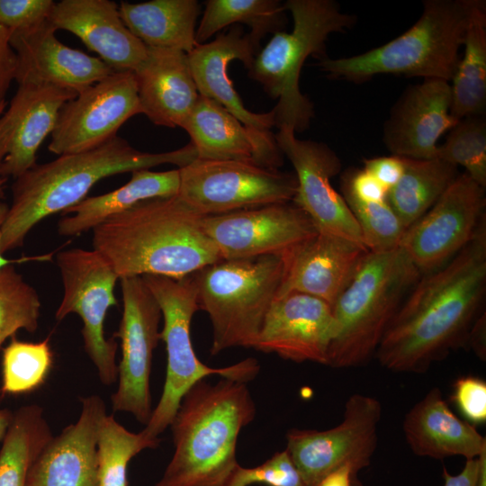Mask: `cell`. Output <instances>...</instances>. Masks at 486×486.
Returning a JSON list of instances; mask_svg holds the SVG:
<instances>
[{
	"label": "cell",
	"instance_id": "obj_1",
	"mask_svg": "<svg viewBox=\"0 0 486 486\" xmlns=\"http://www.w3.org/2000/svg\"><path fill=\"white\" fill-rule=\"evenodd\" d=\"M485 290L486 220L463 249L410 290L376 350L381 364L423 373L467 344Z\"/></svg>",
	"mask_w": 486,
	"mask_h": 486
},
{
	"label": "cell",
	"instance_id": "obj_2",
	"mask_svg": "<svg viewBox=\"0 0 486 486\" xmlns=\"http://www.w3.org/2000/svg\"><path fill=\"white\" fill-rule=\"evenodd\" d=\"M197 213L177 195L143 201L93 230L94 249L119 278L189 276L221 259Z\"/></svg>",
	"mask_w": 486,
	"mask_h": 486
},
{
	"label": "cell",
	"instance_id": "obj_3",
	"mask_svg": "<svg viewBox=\"0 0 486 486\" xmlns=\"http://www.w3.org/2000/svg\"><path fill=\"white\" fill-rule=\"evenodd\" d=\"M196 158L191 143L173 151L149 153L116 136L94 149L36 164L12 184L13 199L2 226L1 250L5 253L22 247L35 225L83 201L103 178L164 164L179 168Z\"/></svg>",
	"mask_w": 486,
	"mask_h": 486
},
{
	"label": "cell",
	"instance_id": "obj_4",
	"mask_svg": "<svg viewBox=\"0 0 486 486\" xmlns=\"http://www.w3.org/2000/svg\"><path fill=\"white\" fill-rule=\"evenodd\" d=\"M256 416L247 382L202 379L184 395L170 427L175 452L154 486H227L239 466L240 430Z\"/></svg>",
	"mask_w": 486,
	"mask_h": 486
},
{
	"label": "cell",
	"instance_id": "obj_5",
	"mask_svg": "<svg viewBox=\"0 0 486 486\" xmlns=\"http://www.w3.org/2000/svg\"><path fill=\"white\" fill-rule=\"evenodd\" d=\"M478 0H426L418 20L391 41L347 58L320 60L331 78L360 83L379 74L451 81Z\"/></svg>",
	"mask_w": 486,
	"mask_h": 486
},
{
	"label": "cell",
	"instance_id": "obj_6",
	"mask_svg": "<svg viewBox=\"0 0 486 486\" xmlns=\"http://www.w3.org/2000/svg\"><path fill=\"white\" fill-rule=\"evenodd\" d=\"M420 273L401 248L367 251L332 305L337 331L327 365L357 366L376 350Z\"/></svg>",
	"mask_w": 486,
	"mask_h": 486
},
{
	"label": "cell",
	"instance_id": "obj_7",
	"mask_svg": "<svg viewBox=\"0 0 486 486\" xmlns=\"http://www.w3.org/2000/svg\"><path fill=\"white\" fill-rule=\"evenodd\" d=\"M293 20L292 32H277L256 55L248 76L277 100L272 109L274 127L294 132L309 128L313 104L299 86L301 71L310 56L324 58L331 33L352 28L356 17L341 11L332 0H288L284 4Z\"/></svg>",
	"mask_w": 486,
	"mask_h": 486
},
{
	"label": "cell",
	"instance_id": "obj_8",
	"mask_svg": "<svg viewBox=\"0 0 486 486\" xmlns=\"http://www.w3.org/2000/svg\"><path fill=\"white\" fill-rule=\"evenodd\" d=\"M280 256L220 259L192 274L199 310L212 328L211 354L253 347L276 298L283 275Z\"/></svg>",
	"mask_w": 486,
	"mask_h": 486
},
{
	"label": "cell",
	"instance_id": "obj_9",
	"mask_svg": "<svg viewBox=\"0 0 486 486\" xmlns=\"http://www.w3.org/2000/svg\"><path fill=\"white\" fill-rule=\"evenodd\" d=\"M142 278L156 298L164 320L160 339L166 345V375L160 400L142 429L148 437L158 439L174 419L182 398L195 382L210 375L248 382L257 375L260 366L255 358H247L230 366L212 368L196 356L190 326L199 308L192 274L181 279L159 275Z\"/></svg>",
	"mask_w": 486,
	"mask_h": 486
},
{
	"label": "cell",
	"instance_id": "obj_10",
	"mask_svg": "<svg viewBox=\"0 0 486 486\" xmlns=\"http://www.w3.org/2000/svg\"><path fill=\"white\" fill-rule=\"evenodd\" d=\"M63 284V297L55 318L61 321L77 314L82 322L84 348L103 384L117 381L115 338H106L104 322L108 310L117 305L114 288L120 279L107 259L95 249L71 248L57 256Z\"/></svg>",
	"mask_w": 486,
	"mask_h": 486
},
{
	"label": "cell",
	"instance_id": "obj_11",
	"mask_svg": "<svg viewBox=\"0 0 486 486\" xmlns=\"http://www.w3.org/2000/svg\"><path fill=\"white\" fill-rule=\"evenodd\" d=\"M177 196L202 216L292 202L294 174L239 161L194 159L179 167Z\"/></svg>",
	"mask_w": 486,
	"mask_h": 486
},
{
	"label": "cell",
	"instance_id": "obj_12",
	"mask_svg": "<svg viewBox=\"0 0 486 486\" xmlns=\"http://www.w3.org/2000/svg\"><path fill=\"white\" fill-rule=\"evenodd\" d=\"M381 402L368 395L353 394L345 404L343 420L327 430L293 428L287 447L304 486H318L333 470L350 464L358 472L370 464L377 446Z\"/></svg>",
	"mask_w": 486,
	"mask_h": 486
},
{
	"label": "cell",
	"instance_id": "obj_13",
	"mask_svg": "<svg viewBox=\"0 0 486 486\" xmlns=\"http://www.w3.org/2000/svg\"><path fill=\"white\" fill-rule=\"evenodd\" d=\"M122 316L113 338L121 340L118 387L111 396L113 412H128L144 424L151 414L150 373L153 351L160 339V307L142 276L119 279Z\"/></svg>",
	"mask_w": 486,
	"mask_h": 486
},
{
	"label": "cell",
	"instance_id": "obj_14",
	"mask_svg": "<svg viewBox=\"0 0 486 486\" xmlns=\"http://www.w3.org/2000/svg\"><path fill=\"white\" fill-rule=\"evenodd\" d=\"M139 113L134 72L114 71L64 104L48 148L58 156L94 149L118 136L119 129Z\"/></svg>",
	"mask_w": 486,
	"mask_h": 486
},
{
	"label": "cell",
	"instance_id": "obj_15",
	"mask_svg": "<svg viewBox=\"0 0 486 486\" xmlns=\"http://www.w3.org/2000/svg\"><path fill=\"white\" fill-rule=\"evenodd\" d=\"M485 187L464 173L410 226L401 248L420 274L446 264L473 238L485 220Z\"/></svg>",
	"mask_w": 486,
	"mask_h": 486
},
{
	"label": "cell",
	"instance_id": "obj_16",
	"mask_svg": "<svg viewBox=\"0 0 486 486\" xmlns=\"http://www.w3.org/2000/svg\"><path fill=\"white\" fill-rule=\"evenodd\" d=\"M202 226L221 259L282 256L318 233L292 202L203 216Z\"/></svg>",
	"mask_w": 486,
	"mask_h": 486
},
{
	"label": "cell",
	"instance_id": "obj_17",
	"mask_svg": "<svg viewBox=\"0 0 486 486\" xmlns=\"http://www.w3.org/2000/svg\"><path fill=\"white\" fill-rule=\"evenodd\" d=\"M274 136L280 150L295 171L297 190L292 202L310 217L319 233L340 237L364 247L354 215L331 184V178L341 169L338 155L325 143L298 139L287 128L278 129Z\"/></svg>",
	"mask_w": 486,
	"mask_h": 486
},
{
	"label": "cell",
	"instance_id": "obj_18",
	"mask_svg": "<svg viewBox=\"0 0 486 486\" xmlns=\"http://www.w3.org/2000/svg\"><path fill=\"white\" fill-rule=\"evenodd\" d=\"M337 331L332 307L310 294L291 292L269 308L254 348L294 362L327 365Z\"/></svg>",
	"mask_w": 486,
	"mask_h": 486
},
{
	"label": "cell",
	"instance_id": "obj_19",
	"mask_svg": "<svg viewBox=\"0 0 486 486\" xmlns=\"http://www.w3.org/2000/svg\"><path fill=\"white\" fill-rule=\"evenodd\" d=\"M76 94L50 85H18L0 116V177L15 179L37 164V152L53 131L61 107Z\"/></svg>",
	"mask_w": 486,
	"mask_h": 486
},
{
	"label": "cell",
	"instance_id": "obj_20",
	"mask_svg": "<svg viewBox=\"0 0 486 486\" xmlns=\"http://www.w3.org/2000/svg\"><path fill=\"white\" fill-rule=\"evenodd\" d=\"M56 31L47 20L13 32L10 42L17 58L18 85H50L78 94L114 72L101 58L63 44Z\"/></svg>",
	"mask_w": 486,
	"mask_h": 486
},
{
	"label": "cell",
	"instance_id": "obj_21",
	"mask_svg": "<svg viewBox=\"0 0 486 486\" xmlns=\"http://www.w3.org/2000/svg\"><path fill=\"white\" fill-rule=\"evenodd\" d=\"M459 121L451 114L450 83L424 79L406 89L384 123L382 140L394 156L435 158L437 141Z\"/></svg>",
	"mask_w": 486,
	"mask_h": 486
},
{
	"label": "cell",
	"instance_id": "obj_22",
	"mask_svg": "<svg viewBox=\"0 0 486 486\" xmlns=\"http://www.w3.org/2000/svg\"><path fill=\"white\" fill-rule=\"evenodd\" d=\"M182 129L197 158L239 161L278 169L284 162L275 136L243 124L217 102L200 95Z\"/></svg>",
	"mask_w": 486,
	"mask_h": 486
},
{
	"label": "cell",
	"instance_id": "obj_23",
	"mask_svg": "<svg viewBox=\"0 0 486 486\" xmlns=\"http://www.w3.org/2000/svg\"><path fill=\"white\" fill-rule=\"evenodd\" d=\"M367 251L351 240L318 232L281 256L284 268L276 298L298 292L332 307Z\"/></svg>",
	"mask_w": 486,
	"mask_h": 486
},
{
	"label": "cell",
	"instance_id": "obj_24",
	"mask_svg": "<svg viewBox=\"0 0 486 486\" xmlns=\"http://www.w3.org/2000/svg\"><path fill=\"white\" fill-rule=\"evenodd\" d=\"M106 414L100 396L81 398L78 419L52 436L32 465L25 486H100L96 436Z\"/></svg>",
	"mask_w": 486,
	"mask_h": 486
},
{
	"label": "cell",
	"instance_id": "obj_25",
	"mask_svg": "<svg viewBox=\"0 0 486 486\" xmlns=\"http://www.w3.org/2000/svg\"><path fill=\"white\" fill-rule=\"evenodd\" d=\"M49 21L77 36L115 72H135L147 58L148 47L125 25L113 1L62 0Z\"/></svg>",
	"mask_w": 486,
	"mask_h": 486
},
{
	"label": "cell",
	"instance_id": "obj_26",
	"mask_svg": "<svg viewBox=\"0 0 486 486\" xmlns=\"http://www.w3.org/2000/svg\"><path fill=\"white\" fill-rule=\"evenodd\" d=\"M256 54L248 35L236 26L210 42L198 44L187 55L200 95L217 102L243 124L270 131L274 127V112L256 113L248 110L228 74L234 59L240 60L248 70Z\"/></svg>",
	"mask_w": 486,
	"mask_h": 486
},
{
	"label": "cell",
	"instance_id": "obj_27",
	"mask_svg": "<svg viewBox=\"0 0 486 486\" xmlns=\"http://www.w3.org/2000/svg\"><path fill=\"white\" fill-rule=\"evenodd\" d=\"M134 74L142 113L155 125L182 128L200 96L187 53L148 47Z\"/></svg>",
	"mask_w": 486,
	"mask_h": 486
},
{
	"label": "cell",
	"instance_id": "obj_28",
	"mask_svg": "<svg viewBox=\"0 0 486 486\" xmlns=\"http://www.w3.org/2000/svg\"><path fill=\"white\" fill-rule=\"evenodd\" d=\"M402 427L410 448L418 456L474 459L486 451L485 437L453 413L438 388L409 410Z\"/></svg>",
	"mask_w": 486,
	"mask_h": 486
},
{
	"label": "cell",
	"instance_id": "obj_29",
	"mask_svg": "<svg viewBox=\"0 0 486 486\" xmlns=\"http://www.w3.org/2000/svg\"><path fill=\"white\" fill-rule=\"evenodd\" d=\"M179 185L178 168L162 172L149 169L132 171L130 181L120 188L86 197L67 209L63 212L66 216L58 222V231L64 237L78 236L140 202L176 196Z\"/></svg>",
	"mask_w": 486,
	"mask_h": 486
},
{
	"label": "cell",
	"instance_id": "obj_30",
	"mask_svg": "<svg viewBox=\"0 0 486 486\" xmlns=\"http://www.w3.org/2000/svg\"><path fill=\"white\" fill-rule=\"evenodd\" d=\"M119 12L128 29L147 47L188 54L198 45L195 26L200 4L196 0L122 2Z\"/></svg>",
	"mask_w": 486,
	"mask_h": 486
},
{
	"label": "cell",
	"instance_id": "obj_31",
	"mask_svg": "<svg viewBox=\"0 0 486 486\" xmlns=\"http://www.w3.org/2000/svg\"><path fill=\"white\" fill-rule=\"evenodd\" d=\"M451 79V114L457 121L484 116L486 108V2L478 0Z\"/></svg>",
	"mask_w": 486,
	"mask_h": 486
},
{
	"label": "cell",
	"instance_id": "obj_32",
	"mask_svg": "<svg viewBox=\"0 0 486 486\" xmlns=\"http://www.w3.org/2000/svg\"><path fill=\"white\" fill-rule=\"evenodd\" d=\"M403 159V174L389 190L386 202L408 229L436 203L459 173L456 166L436 158Z\"/></svg>",
	"mask_w": 486,
	"mask_h": 486
},
{
	"label": "cell",
	"instance_id": "obj_33",
	"mask_svg": "<svg viewBox=\"0 0 486 486\" xmlns=\"http://www.w3.org/2000/svg\"><path fill=\"white\" fill-rule=\"evenodd\" d=\"M52 436L40 405L14 411L0 448V486H25L32 465Z\"/></svg>",
	"mask_w": 486,
	"mask_h": 486
},
{
	"label": "cell",
	"instance_id": "obj_34",
	"mask_svg": "<svg viewBox=\"0 0 486 486\" xmlns=\"http://www.w3.org/2000/svg\"><path fill=\"white\" fill-rule=\"evenodd\" d=\"M195 40L203 44L212 35L233 23H244L256 52L267 33L281 32L285 24V7L278 0H208L205 2Z\"/></svg>",
	"mask_w": 486,
	"mask_h": 486
},
{
	"label": "cell",
	"instance_id": "obj_35",
	"mask_svg": "<svg viewBox=\"0 0 486 486\" xmlns=\"http://www.w3.org/2000/svg\"><path fill=\"white\" fill-rule=\"evenodd\" d=\"M159 439L148 437L142 430L133 433L112 415L101 419L96 436V460L100 486H128L130 461L147 448H156Z\"/></svg>",
	"mask_w": 486,
	"mask_h": 486
},
{
	"label": "cell",
	"instance_id": "obj_36",
	"mask_svg": "<svg viewBox=\"0 0 486 486\" xmlns=\"http://www.w3.org/2000/svg\"><path fill=\"white\" fill-rule=\"evenodd\" d=\"M53 364L50 338L21 341L13 337L2 353L3 393L31 392L43 384Z\"/></svg>",
	"mask_w": 486,
	"mask_h": 486
},
{
	"label": "cell",
	"instance_id": "obj_37",
	"mask_svg": "<svg viewBox=\"0 0 486 486\" xmlns=\"http://www.w3.org/2000/svg\"><path fill=\"white\" fill-rule=\"evenodd\" d=\"M41 302L33 286L14 265L0 270V346L21 329L33 333L39 326Z\"/></svg>",
	"mask_w": 486,
	"mask_h": 486
},
{
	"label": "cell",
	"instance_id": "obj_38",
	"mask_svg": "<svg viewBox=\"0 0 486 486\" xmlns=\"http://www.w3.org/2000/svg\"><path fill=\"white\" fill-rule=\"evenodd\" d=\"M436 158L462 166L472 180L486 186V122L484 116L460 120L446 140L437 146Z\"/></svg>",
	"mask_w": 486,
	"mask_h": 486
},
{
	"label": "cell",
	"instance_id": "obj_39",
	"mask_svg": "<svg viewBox=\"0 0 486 486\" xmlns=\"http://www.w3.org/2000/svg\"><path fill=\"white\" fill-rule=\"evenodd\" d=\"M342 196L360 229L367 250L386 252L400 247L406 228L385 202H364L342 192Z\"/></svg>",
	"mask_w": 486,
	"mask_h": 486
},
{
	"label": "cell",
	"instance_id": "obj_40",
	"mask_svg": "<svg viewBox=\"0 0 486 486\" xmlns=\"http://www.w3.org/2000/svg\"><path fill=\"white\" fill-rule=\"evenodd\" d=\"M304 486L302 477L286 450L277 452L264 464L254 468L240 465L227 486Z\"/></svg>",
	"mask_w": 486,
	"mask_h": 486
},
{
	"label": "cell",
	"instance_id": "obj_41",
	"mask_svg": "<svg viewBox=\"0 0 486 486\" xmlns=\"http://www.w3.org/2000/svg\"><path fill=\"white\" fill-rule=\"evenodd\" d=\"M52 0H0V25L12 32L26 31L49 20Z\"/></svg>",
	"mask_w": 486,
	"mask_h": 486
},
{
	"label": "cell",
	"instance_id": "obj_42",
	"mask_svg": "<svg viewBox=\"0 0 486 486\" xmlns=\"http://www.w3.org/2000/svg\"><path fill=\"white\" fill-rule=\"evenodd\" d=\"M452 400L462 415L472 424L486 421V382L474 376L457 379L453 387Z\"/></svg>",
	"mask_w": 486,
	"mask_h": 486
},
{
	"label": "cell",
	"instance_id": "obj_43",
	"mask_svg": "<svg viewBox=\"0 0 486 486\" xmlns=\"http://www.w3.org/2000/svg\"><path fill=\"white\" fill-rule=\"evenodd\" d=\"M341 190L364 202H385L388 194V190L364 168L343 175Z\"/></svg>",
	"mask_w": 486,
	"mask_h": 486
},
{
	"label": "cell",
	"instance_id": "obj_44",
	"mask_svg": "<svg viewBox=\"0 0 486 486\" xmlns=\"http://www.w3.org/2000/svg\"><path fill=\"white\" fill-rule=\"evenodd\" d=\"M13 32L0 25V108L6 105L5 96L17 71V58L11 46Z\"/></svg>",
	"mask_w": 486,
	"mask_h": 486
},
{
	"label": "cell",
	"instance_id": "obj_45",
	"mask_svg": "<svg viewBox=\"0 0 486 486\" xmlns=\"http://www.w3.org/2000/svg\"><path fill=\"white\" fill-rule=\"evenodd\" d=\"M364 169L374 176L389 192L403 174L404 159L394 155L367 158L364 160Z\"/></svg>",
	"mask_w": 486,
	"mask_h": 486
},
{
	"label": "cell",
	"instance_id": "obj_46",
	"mask_svg": "<svg viewBox=\"0 0 486 486\" xmlns=\"http://www.w3.org/2000/svg\"><path fill=\"white\" fill-rule=\"evenodd\" d=\"M479 470V460L466 459L463 470L456 475H452L443 469L444 486H475Z\"/></svg>",
	"mask_w": 486,
	"mask_h": 486
},
{
	"label": "cell",
	"instance_id": "obj_47",
	"mask_svg": "<svg viewBox=\"0 0 486 486\" xmlns=\"http://www.w3.org/2000/svg\"><path fill=\"white\" fill-rule=\"evenodd\" d=\"M356 474L350 464H344L327 474L318 486H360Z\"/></svg>",
	"mask_w": 486,
	"mask_h": 486
},
{
	"label": "cell",
	"instance_id": "obj_48",
	"mask_svg": "<svg viewBox=\"0 0 486 486\" xmlns=\"http://www.w3.org/2000/svg\"><path fill=\"white\" fill-rule=\"evenodd\" d=\"M9 206L7 203L0 201V270L6 266L14 265L17 263H24L29 261H50L53 256V252L44 255L32 256H23L19 259H7L4 257L3 252L1 250V240H2V226L6 217Z\"/></svg>",
	"mask_w": 486,
	"mask_h": 486
},
{
	"label": "cell",
	"instance_id": "obj_49",
	"mask_svg": "<svg viewBox=\"0 0 486 486\" xmlns=\"http://www.w3.org/2000/svg\"><path fill=\"white\" fill-rule=\"evenodd\" d=\"M481 357H485V314L479 316L473 323L467 339Z\"/></svg>",
	"mask_w": 486,
	"mask_h": 486
},
{
	"label": "cell",
	"instance_id": "obj_50",
	"mask_svg": "<svg viewBox=\"0 0 486 486\" xmlns=\"http://www.w3.org/2000/svg\"><path fill=\"white\" fill-rule=\"evenodd\" d=\"M13 412L8 409H0V441L3 440L13 418Z\"/></svg>",
	"mask_w": 486,
	"mask_h": 486
},
{
	"label": "cell",
	"instance_id": "obj_51",
	"mask_svg": "<svg viewBox=\"0 0 486 486\" xmlns=\"http://www.w3.org/2000/svg\"><path fill=\"white\" fill-rule=\"evenodd\" d=\"M479 470L475 486H486V451L479 457Z\"/></svg>",
	"mask_w": 486,
	"mask_h": 486
},
{
	"label": "cell",
	"instance_id": "obj_52",
	"mask_svg": "<svg viewBox=\"0 0 486 486\" xmlns=\"http://www.w3.org/2000/svg\"><path fill=\"white\" fill-rule=\"evenodd\" d=\"M4 108H5V105L0 108V116L4 112ZM6 181H7L6 178L0 177V201L4 197V185H5Z\"/></svg>",
	"mask_w": 486,
	"mask_h": 486
}]
</instances>
